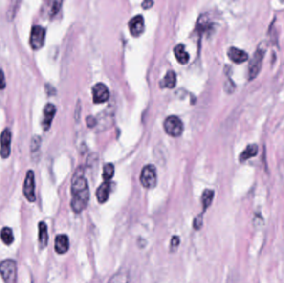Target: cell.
I'll list each match as a JSON object with an SVG mask.
<instances>
[{
  "instance_id": "cell-21",
  "label": "cell",
  "mask_w": 284,
  "mask_h": 283,
  "mask_svg": "<svg viewBox=\"0 0 284 283\" xmlns=\"http://www.w3.org/2000/svg\"><path fill=\"white\" fill-rule=\"evenodd\" d=\"M114 173H115V168L111 163H108L104 165L102 177L105 181H110L114 176Z\"/></svg>"
},
{
  "instance_id": "cell-29",
  "label": "cell",
  "mask_w": 284,
  "mask_h": 283,
  "mask_svg": "<svg viewBox=\"0 0 284 283\" xmlns=\"http://www.w3.org/2000/svg\"><path fill=\"white\" fill-rule=\"evenodd\" d=\"M152 4H153V2H152V1H144L143 3H141V6H142L145 9H146V8H151Z\"/></svg>"
},
{
  "instance_id": "cell-15",
  "label": "cell",
  "mask_w": 284,
  "mask_h": 283,
  "mask_svg": "<svg viewBox=\"0 0 284 283\" xmlns=\"http://www.w3.org/2000/svg\"><path fill=\"white\" fill-rule=\"evenodd\" d=\"M48 242V232L47 226L44 222L39 223V245L40 249H44L47 246Z\"/></svg>"
},
{
  "instance_id": "cell-10",
  "label": "cell",
  "mask_w": 284,
  "mask_h": 283,
  "mask_svg": "<svg viewBox=\"0 0 284 283\" xmlns=\"http://www.w3.org/2000/svg\"><path fill=\"white\" fill-rule=\"evenodd\" d=\"M56 107L53 103H47L45 105L44 110H43V121H42V127L44 131H47L51 127V124L55 116Z\"/></svg>"
},
{
  "instance_id": "cell-16",
  "label": "cell",
  "mask_w": 284,
  "mask_h": 283,
  "mask_svg": "<svg viewBox=\"0 0 284 283\" xmlns=\"http://www.w3.org/2000/svg\"><path fill=\"white\" fill-rule=\"evenodd\" d=\"M175 56L179 64H186L190 60V55L185 50V45L182 44H178L174 48Z\"/></svg>"
},
{
  "instance_id": "cell-28",
  "label": "cell",
  "mask_w": 284,
  "mask_h": 283,
  "mask_svg": "<svg viewBox=\"0 0 284 283\" xmlns=\"http://www.w3.org/2000/svg\"><path fill=\"white\" fill-rule=\"evenodd\" d=\"M97 123V120L92 117V116H89L87 118V124L89 127H93Z\"/></svg>"
},
{
  "instance_id": "cell-20",
  "label": "cell",
  "mask_w": 284,
  "mask_h": 283,
  "mask_svg": "<svg viewBox=\"0 0 284 283\" xmlns=\"http://www.w3.org/2000/svg\"><path fill=\"white\" fill-rule=\"evenodd\" d=\"M214 196H215V191L212 190H205L202 194L201 202L204 211H206V209L211 205Z\"/></svg>"
},
{
  "instance_id": "cell-18",
  "label": "cell",
  "mask_w": 284,
  "mask_h": 283,
  "mask_svg": "<svg viewBox=\"0 0 284 283\" xmlns=\"http://www.w3.org/2000/svg\"><path fill=\"white\" fill-rule=\"evenodd\" d=\"M175 84H176V74L175 73L174 71H168L160 83V87L162 88H174Z\"/></svg>"
},
{
  "instance_id": "cell-14",
  "label": "cell",
  "mask_w": 284,
  "mask_h": 283,
  "mask_svg": "<svg viewBox=\"0 0 284 283\" xmlns=\"http://www.w3.org/2000/svg\"><path fill=\"white\" fill-rule=\"evenodd\" d=\"M111 190V183L105 181L100 185L97 190V200L100 203H104L108 200Z\"/></svg>"
},
{
  "instance_id": "cell-1",
  "label": "cell",
  "mask_w": 284,
  "mask_h": 283,
  "mask_svg": "<svg viewBox=\"0 0 284 283\" xmlns=\"http://www.w3.org/2000/svg\"><path fill=\"white\" fill-rule=\"evenodd\" d=\"M90 190L88 183L84 175L83 167L77 168L72 179V201L71 207L74 213L79 214L88 205Z\"/></svg>"
},
{
  "instance_id": "cell-24",
  "label": "cell",
  "mask_w": 284,
  "mask_h": 283,
  "mask_svg": "<svg viewBox=\"0 0 284 283\" xmlns=\"http://www.w3.org/2000/svg\"><path fill=\"white\" fill-rule=\"evenodd\" d=\"M202 226H203V215L201 214V215H199L195 218L193 222V228H195V230H199Z\"/></svg>"
},
{
  "instance_id": "cell-12",
  "label": "cell",
  "mask_w": 284,
  "mask_h": 283,
  "mask_svg": "<svg viewBox=\"0 0 284 283\" xmlns=\"http://www.w3.org/2000/svg\"><path fill=\"white\" fill-rule=\"evenodd\" d=\"M228 57L232 62L237 64H243L248 59V53L245 51L235 47H229L228 50Z\"/></svg>"
},
{
  "instance_id": "cell-23",
  "label": "cell",
  "mask_w": 284,
  "mask_h": 283,
  "mask_svg": "<svg viewBox=\"0 0 284 283\" xmlns=\"http://www.w3.org/2000/svg\"><path fill=\"white\" fill-rule=\"evenodd\" d=\"M42 143V138L40 135H33L32 139H31L30 142V151L31 152H38L39 149H40V146H41Z\"/></svg>"
},
{
  "instance_id": "cell-9",
  "label": "cell",
  "mask_w": 284,
  "mask_h": 283,
  "mask_svg": "<svg viewBox=\"0 0 284 283\" xmlns=\"http://www.w3.org/2000/svg\"><path fill=\"white\" fill-rule=\"evenodd\" d=\"M92 96L95 103H103L109 99L110 92L108 87L103 83H97L92 87Z\"/></svg>"
},
{
  "instance_id": "cell-27",
  "label": "cell",
  "mask_w": 284,
  "mask_h": 283,
  "mask_svg": "<svg viewBox=\"0 0 284 283\" xmlns=\"http://www.w3.org/2000/svg\"><path fill=\"white\" fill-rule=\"evenodd\" d=\"M6 87V79L3 69L0 68V89H4Z\"/></svg>"
},
{
  "instance_id": "cell-8",
  "label": "cell",
  "mask_w": 284,
  "mask_h": 283,
  "mask_svg": "<svg viewBox=\"0 0 284 283\" xmlns=\"http://www.w3.org/2000/svg\"><path fill=\"white\" fill-rule=\"evenodd\" d=\"M12 132L9 128H5L0 135V154L3 158H8L11 153Z\"/></svg>"
},
{
  "instance_id": "cell-25",
  "label": "cell",
  "mask_w": 284,
  "mask_h": 283,
  "mask_svg": "<svg viewBox=\"0 0 284 283\" xmlns=\"http://www.w3.org/2000/svg\"><path fill=\"white\" fill-rule=\"evenodd\" d=\"M179 242H180V240H179V238L178 236H174L172 238L171 242V250H176L177 247L179 245Z\"/></svg>"
},
{
  "instance_id": "cell-5",
  "label": "cell",
  "mask_w": 284,
  "mask_h": 283,
  "mask_svg": "<svg viewBox=\"0 0 284 283\" xmlns=\"http://www.w3.org/2000/svg\"><path fill=\"white\" fill-rule=\"evenodd\" d=\"M46 38V29L41 25H33L31 28L29 44L34 50L41 48L45 43Z\"/></svg>"
},
{
  "instance_id": "cell-6",
  "label": "cell",
  "mask_w": 284,
  "mask_h": 283,
  "mask_svg": "<svg viewBox=\"0 0 284 283\" xmlns=\"http://www.w3.org/2000/svg\"><path fill=\"white\" fill-rule=\"evenodd\" d=\"M164 128L168 135L177 137L182 134L184 127L181 120L175 116H170L164 122Z\"/></svg>"
},
{
  "instance_id": "cell-17",
  "label": "cell",
  "mask_w": 284,
  "mask_h": 283,
  "mask_svg": "<svg viewBox=\"0 0 284 283\" xmlns=\"http://www.w3.org/2000/svg\"><path fill=\"white\" fill-rule=\"evenodd\" d=\"M258 152H259V147H258L256 144L248 145L246 147L245 150L240 154V162H244V161L249 160L250 158L256 156L257 154H258Z\"/></svg>"
},
{
  "instance_id": "cell-4",
  "label": "cell",
  "mask_w": 284,
  "mask_h": 283,
  "mask_svg": "<svg viewBox=\"0 0 284 283\" xmlns=\"http://www.w3.org/2000/svg\"><path fill=\"white\" fill-rule=\"evenodd\" d=\"M141 183L146 189H153L157 184L156 169L153 165H147L142 169L141 174Z\"/></svg>"
},
{
  "instance_id": "cell-11",
  "label": "cell",
  "mask_w": 284,
  "mask_h": 283,
  "mask_svg": "<svg viewBox=\"0 0 284 283\" xmlns=\"http://www.w3.org/2000/svg\"><path fill=\"white\" fill-rule=\"evenodd\" d=\"M128 25H129L131 33L133 36H140L145 29V21H144L143 17L141 15L133 17Z\"/></svg>"
},
{
  "instance_id": "cell-3",
  "label": "cell",
  "mask_w": 284,
  "mask_h": 283,
  "mask_svg": "<svg viewBox=\"0 0 284 283\" xmlns=\"http://www.w3.org/2000/svg\"><path fill=\"white\" fill-rule=\"evenodd\" d=\"M17 274V263L14 260L5 259L0 262V275L4 283H16Z\"/></svg>"
},
{
  "instance_id": "cell-7",
  "label": "cell",
  "mask_w": 284,
  "mask_h": 283,
  "mask_svg": "<svg viewBox=\"0 0 284 283\" xmlns=\"http://www.w3.org/2000/svg\"><path fill=\"white\" fill-rule=\"evenodd\" d=\"M22 192L25 198L30 203H33L36 200L35 196V175L33 171H28L25 176L24 183Z\"/></svg>"
},
{
  "instance_id": "cell-19",
  "label": "cell",
  "mask_w": 284,
  "mask_h": 283,
  "mask_svg": "<svg viewBox=\"0 0 284 283\" xmlns=\"http://www.w3.org/2000/svg\"><path fill=\"white\" fill-rule=\"evenodd\" d=\"M0 239L6 245H11L14 241V233L11 228L8 227H4L0 232Z\"/></svg>"
},
{
  "instance_id": "cell-22",
  "label": "cell",
  "mask_w": 284,
  "mask_h": 283,
  "mask_svg": "<svg viewBox=\"0 0 284 283\" xmlns=\"http://www.w3.org/2000/svg\"><path fill=\"white\" fill-rule=\"evenodd\" d=\"M108 283H128V275L125 272H119L112 276Z\"/></svg>"
},
{
  "instance_id": "cell-26",
  "label": "cell",
  "mask_w": 284,
  "mask_h": 283,
  "mask_svg": "<svg viewBox=\"0 0 284 283\" xmlns=\"http://www.w3.org/2000/svg\"><path fill=\"white\" fill-rule=\"evenodd\" d=\"M62 3H62L61 1H55L53 3V6H52V9H51V15H54V14L58 13V10L61 8Z\"/></svg>"
},
{
  "instance_id": "cell-2",
  "label": "cell",
  "mask_w": 284,
  "mask_h": 283,
  "mask_svg": "<svg viewBox=\"0 0 284 283\" xmlns=\"http://www.w3.org/2000/svg\"><path fill=\"white\" fill-rule=\"evenodd\" d=\"M267 50V45L265 42L260 43L254 52L253 58L249 62L248 65V79L254 80V78L259 75L260 70L262 68V61L264 58L265 52Z\"/></svg>"
},
{
  "instance_id": "cell-13",
  "label": "cell",
  "mask_w": 284,
  "mask_h": 283,
  "mask_svg": "<svg viewBox=\"0 0 284 283\" xmlns=\"http://www.w3.org/2000/svg\"><path fill=\"white\" fill-rule=\"evenodd\" d=\"M70 243L69 239L66 234H58L56 237L55 247L56 253L58 254H65L69 250Z\"/></svg>"
}]
</instances>
